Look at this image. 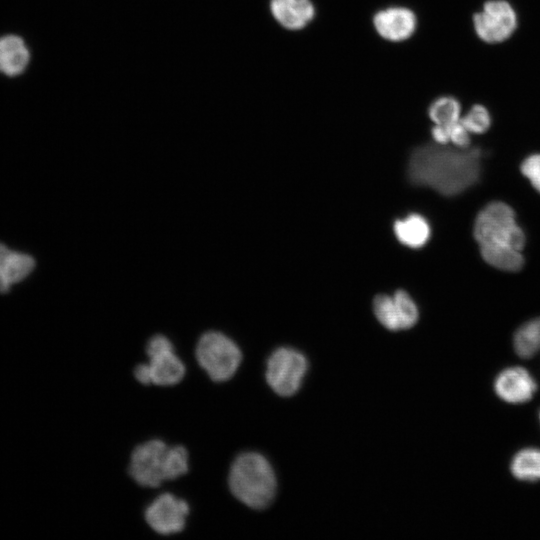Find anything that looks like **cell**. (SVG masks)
<instances>
[{
  "label": "cell",
  "mask_w": 540,
  "mask_h": 540,
  "mask_svg": "<svg viewBox=\"0 0 540 540\" xmlns=\"http://www.w3.org/2000/svg\"><path fill=\"white\" fill-rule=\"evenodd\" d=\"M483 155V148L473 143L466 148L434 142L422 144L410 153L407 176L415 185L454 196L478 181Z\"/></svg>",
  "instance_id": "6da1fadb"
},
{
  "label": "cell",
  "mask_w": 540,
  "mask_h": 540,
  "mask_svg": "<svg viewBox=\"0 0 540 540\" xmlns=\"http://www.w3.org/2000/svg\"><path fill=\"white\" fill-rule=\"evenodd\" d=\"M231 494L249 508L261 510L274 500L277 480L268 460L256 452L239 454L228 474Z\"/></svg>",
  "instance_id": "7a4b0ae2"
},
{
  "label": "cell",
  "mask_w": 540,
  "mask_h": 540,
  "mask_svg": "<svg viewBox=\"0 0 540 540\" xmlns=\"http://www.w3.org/2000/svg\"><path fill=\"white\" fill-rule=\"evenodd\" d=\"M473 232L479 246H506L521 251L525 244L514 210L500 201L489 203L478 213Z\"/></svg>",
  "instance_id": "3957f363"
},
{
  "label": "cell",
  "mask_w": 540,
  "mask_h": 540,
  "mask_svg": "<svg viewBox=\"0 0 540 540\" xmlns=\"http://www.w3.org/2000/svg\"><path fill=\"white\" fill-rule=\"evenodd\" d=\"M195 356L208 377L218 383L231 379L242 362L238 345L218 331H208L200 336Z\"/></svg>",
  "instance_id": "277c9868"
},
{
  "label": "cell",
  "mask_w": 540,
  "mask_h": 540,
  "mask_svg": "<svg viewBox=\"0 0 540 540\" xmlns=\"http://www.w3.org/2000/svg\"><path fill=\"white\" fill-rule=\"evenodd\" d=\"M128 472L138 485L146 488L173 480L171 447L160 439L137 445L131 452Z\"/></svg>",
  "instance_id": "5b68a950"
},
{
  "label": "cell",
  "mask_w": 540,
  "mask_h": 540,
  "mask_svg": "<svg viewBox=\"0 0 540 540\" xmlns=\"http://www.w3.org/2000/svg\"><path fill=\"white\" fill-rule=\"evenodd\" d=\"M519 15L509 0H485L472 14L475 35L489 45L508 41L517 31Z\"/></svg>",
  "instance_id": "8992f818"
},
{
  "label": "cell",
  "mask_w": 540,
  "mask_h": 540,
  "mask_svg": "<svg viewBox=\"0 0 540 540\" xmlns=\"http://www.w3.org/2000/svg\"><path fill=\"white\" fill-rule=\"evenodd\" d=\"M307 368L308 362L302 353L280 347L267 360L265 378L276 394L289 397L299 390Z\"/></svg>",
  "instance_id": "52a82bcc"
},
{
  "label": "cell",
  "mask_w": 540,
  "mask_h": 540,
  "mask_svg": "<svg viewBox=\"0 0 540 540\" xmlns=\"http://www.w3.org/2000/svg\"><path fill=\"white\" fill-rule=\"evenodd\" d=\"M371 23L382 40L400 44L414 38L419 28V16L408 6L389 5L375 11Z\"/></svg>",
  "instance_id": "ba28073f"
},
{
  "label": "cell",
  "mask_w": 540,
  "mask_h": 540,
  "mask_svg": "<svg viewBox=\"0 0 540 540\" xmlns=\"http://www.w3.org/2000/svg\"><path fill=\"white\" fill-rule=\"evenodd\" d=\"M189 511L185 500L162 493L146 507L144 519L154 532L167 536L184 530Z\"/></svg>",
  "instance_id": "9c48e42d"
},
{
  "label": "cell",
  "mask_w": 540,
  "mask_h": 540,
  "mask_svg": "<svg viewBox=\"0 0 540 540\" xmlns=\"http://www.w3.org/2000/svg\"><path fill=\"white\" fill-rule=\"evenodd\" d=\"M269 10L273 19L290 32L306 29L317 15L313 0H269Z\"/></svg>",
  "instance_id": "30bf717a"
},
{
  "label": "cell",
  "mask_w": 540,
  "mask_h": 540,
  "mask_svg": "<svg viewBox=\"0 0 540 540\" xmlns=\"http://www.w3.org/2000/svg\"><path fill=\"white\" fill-rule=\"evenodd\" d=\"M36 268L35 258L23 251L8 247L0 242V294L9 293Z\"/></svg>",
  "instance_id": "8fae6325"
},
{
  "label": "cell",
  "mask_w": 540,
  "mask_h": 540,
  "mask_svg": "<svg viewBox=\"0 0 540 540\" xmlns=\"http://www.w3.org/2000/svg\"><path fill=\"white\" fill-rule=\"evenodd\" d=\"M494 389L499 398L508 403L519 404L529 401L537 385L527 370L511 367L502 371L495 379Z\"/></svg>",
  "instance_id": "7c38bea8"
},
{
  "label": "cell",
  "mask_w": 540,
  "mask_h": 540,
  "mask_svg": "<svg viewBox=\"0 0 540 540\" xmlns=\"http://www.w3.org/2000/svg\"><path fill=\"white\" fill-rule=\"evenodd\" d=\"M152 384L168 387L182 381L186 374V367L175 354L174 349L167 350L148 357Z\"/></svg>",
  "instance_id": "4fadbf2b"
},
{
  "label": "cell",
  "mask_w": 540,
  "mask_h": 540,
  "mask_svg": "<svg viewBox=\"0 0 540 540\" xmlns=\"http://www.w3.org/2000/svg\"><path fill=\"white\" fill-rule=\"evenodd\" d=\"M393 231L397 240L411 249H419L427 244L431 235V227L425 217L411 213L396 219Z\"/></svg>",
  "instance_id": "5bb4252c"
},
{
  "label": "cell",
  "mask_w": 540,
  "mask_h": 540,
  "mask_svg": "<svg viewBox=\"0 0 540 540\" xmlns=\"http://www.w3.org/2000/svg\"><path fill=\"white\" fill-rule=\"evenodd\" d=\"M29 59V50L21 37L7 35L0 38V72L7 76L20 75Z\"/></svg>",
  "instance_id": "9a60e30c"
},
{
  "label": "cell",
  "mask_w": 540,
  "mask_h": 540,
  "mask_svg": "<svg viewBox=\"0 0 540 540\" xmlns=\"http://www.w3.org/2000/svg\"><path fill=\"white\" fill-rule=\"evenodd\" d=\"M464 107L452 94L434 97L426 107V116L432 124L449 126L460 121Z\"/></svg>",
  "instance_id": "2e32d148"
},
{
  "label": "cell",
  "mask_w": 540,
  "mask_h": 540,
  "mask_svg": "<svg viewBox=\"0 0 540 540\" xmlns=\"http://www.w3.org/2000/svg\"><path fill=\"white\" fill-rule=\"evenodd\" d=\"M483 260L490 266L502 271L516 272L524 265L520 250L506 246H479Z\"/></svg>",
  "instance_id": "e0dca14e"
},
{
  "label": "cell",
  "mask_w": 540,
  "mask_h": 540,
  "mask_svg": "<svg viewBox=\"0 0 540 540\" xmlns=\"http://www.w3.org/2000/svg\"><path fill=\"white\" fill-rule=\"evenodd\" d=\"M460 121L473 137H480L491 130L493 115L484 103L474 102L464 108Z\"/></svg>",
  "instance_id": "ac0fdd59"
},
{
  "label": "cell",
  "mask_w": 540,
  "mask_h": 540,
  "mask_svg": "<svg viewBox=\"0 0 540 540\" xmlns=\"http://www.w3.org/2000/svg\"><path fill=\"white\" fill-rule=\"evenodd\" d=\"M515 352L524 359L540 351V317L524 323L514 335Z\"/></svg>",
  "instance_id": "d6986e66"
},
{
  "label": "cell",
  "mask_w": 540,
  "mask_h": 540,
  "mask_svg": "<svg viewBox=\"0 0 540 540\" xmlns=\"http://www.w3.org/2000/svg\"><path fill=\"white\" fill-rule=\"evenodd\" d=\"M511 472L519 480H540V450L529 448L519 451L512 459Z\"/></svg>",
  "instance_id": "ffe728a7"
},
{
  "label": "cell",
  "mask_w": 540,
  "mask_h": 540,
  "mask_svg": "<svg viewBox=\"0 0 540 540\" xmlns=\"http://www.w3.org/2000/svg\"><path fill=\"white\" fill-rule=\"evenodd\" d=\"M373 311L379 323L386 329L402 330L393 296L377 295L373 300Z\"/></svg>",
  "instance_id": "44dd1931"
},
{
  "label": "cell",
  "mask_w": 540,
  "mask_h": 540,
  "mask_svg": "<svg viewBox=\"0 0 540 540\" xmlns=\"http://www.w3.org/2000/svg\"><path fill=\"white\" fill-rule=\"evenodd\" d=\"M392 296L396 305L401 329L404 330L413 327L419 318V310L415 301L407 291L402 289L395 291Z\"/></svg>",
  "instance_id": "7402d4cb"
},
{
  "label": "cell",
  "mask_w": 540,
  "mask_h": 540,
  "mask_svg": "<svg viewBox=\"0 0 540 540\" xmlns=\"http://www.w3.org/2000/svg\"><path fill=\"white\" fill-rule=\"evenodd\" d=\"M521 173L530 181L531 185L540 193V153L527 156L521 163Z\"/></svg>",
  "instance_id": "603a6c76"
},
{
  "label": "cell",
  "mask_w": 540,
  "mask_h": 540,
  "mask_svg": "<svg viewBox=\"0 0 540 540\" xmlns=\"http://www.w3.org/2000/svg\"><path fill=\"white\" fill-rule=\"evenodd\" d=\"M450 145L458 148L469 147L473 143V136L464 127L461 121L448 126Z\"/></svg>",
  "instance_id": "cb8c5ba5"
},
{
  "label": "cell",
  "mask_w": 540,
  "mask_h": 540,
  "mask_svg": "<svg viewBox=\"0 0 540 540\" xmlns=\"http://www.w3.org/2000/svg\"><path fill=\"white\" fill-rule=\"evenodd\" d=\"M171 349H174L172 342L166 336L157 334L148 340L145 351L147 357H150Z\"/></svg>",
  "instance_id": "d4e9b609"
},
{
  "label": "cell",
  "mask_w": 540,
  "mask_h": 540,
  "mask_svg": "<svg viewBox=\"0 0 540 540\" xmlns=\"http://www.w3.org/2000/svg\"><path fill=\"white\" fill-rule=\"evenodd\" d=\"M432 142L438 145H450L448 126L432 124L430 127Z\"/></svg>",
  "instance_id": "484cf974"
},
{
  "label": "cell",
  "mask_w": 540,
  "mask_h": 540,
  "mask_svg": "<svg viewBox=\"0 0 540 540\" xmlns=\"http://www.w3.org/2000/svg\"><path fill=\"white\" fill-rule=\"evenodd\" d=\"M135 379L142 385L152 384L148 363H140L133 370Z\"/></svg>",
  "instance_id": "4316f807"
}]
</instances>
